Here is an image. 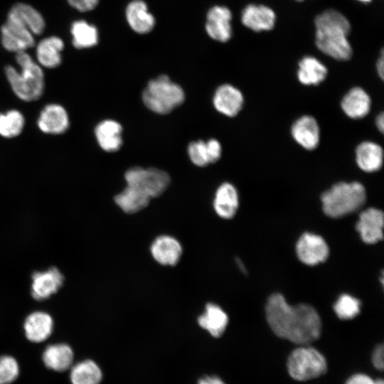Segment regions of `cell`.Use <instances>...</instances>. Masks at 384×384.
I'll return each mask as SVG.
<instances>
[{"label": "cell", "instance_id": "cell-19", "mask_svg": "<svg viewBox=\"0 0 384 384\" xmlns=\"http://www.w3.org/2000/svg\"><path fill=\"white\" fill-rule=\"evenodd\" d=\"M198 324L215 338L220 337L225 332L228 316L226 312L215 303H208L203 312L197 319Z\"/></svg>", "mask_w": 384, "mask_h": 384}, {"label": "cell", "instance_id": "cell-18", "mask_svg": "<svg viewBox=\"0 0 384 384\" xmlns=\"http://www.w3.org/2000/svg\"><path fill=\"white\" fill-rule=\"evenodd\" d=\"M291 133L294 139L306 149H314L319 143V127L311 116L304 115L297 119L292 126Z\"/></svg>", "mask_w": 384, "mask_h": 384}, {"label": "cell", "instance_id": "cell-21", "mask_svg": "<svg viewBox=\"0 0 384 384\" xmlns=\"http://www.w3.org/2000/svg\"><path fill=\"white\" fill-rule=\"evenodd\" d=\"M122 127L117 121L105 119L95 129V135L100 146L105 151L114 152L122 145Z\"/></svg>", "mask_w": 384, "mask_h": 384}, {"label": "cell", "instance_id": "cell-33", "mask_svg": "<svg viewBox=\"0 0 384 384\" xmlns=\"http://www.w3.org/2000/svg\"><path fill=\"white\" fill-rule=\"evenodd\" d=\"M361 302L348 294L341 295L334 304V310L341 319H351L360 312Z\"/></svg>", "mask_w": 384, "mask_h": 384}, {"label": "cell", "instance_id": "cell-4", "mask_svg": "<svg viewBox=\"0 0 384 384\" xmlns=\"http://www.w3.org/2000/svg\"><path fill=\"white\" fill-rule=\"evenodd\" d=\"M321 201L324 213L329 217L338 218L360 209L366 201V191L358 181H341L324 191Z\"/></svg>", "mask_w": 384, "mask_h": 384}, {"label": "cell", "instance_id": "cell-30", "mask_svg": "<svg viewBox=\"0 0 384 384\" xmlns=\"http://www.w3.org/2000/svg\"><path fill=\"white\" fill-rule=\"evenodd\" d=\"M70 378L72 384H100L102 372L97 363L87 359L72 366Z\"/></svg>", "mask_w": 384, "mask_h": 384}, {"label": "cell", "instance_id": "cell-39", "mask_svg": "<svg viewBox=\"0 0 384 384\" xmlns=\"http://www.w3.org/2000/svg\"><path fill=\"white\" fill-rule=\"evenodd\" d=\"M346 384H374V380L363 374H356L351 377Z\"/></svg>", "mask_w": 384, "mask_h": 384}, {"label": "cell", "instance_id": "cell-31", "mask_svg": "<svg viewBox=\"0 0 384 384\" xmlns=\"http://www.w3.org/2000/svg\"><path fill=\"white\" fill-rule=\"evenodd\" d=\"M70 31L73 36L72 43L76 48H90L98 42L97 28L84 20L74 21L71 25Z\"/></svg>", "mask_w": 384, "mask_h": 384}, {"label": "cell", "instance_id": "cell-43", "mask_svg": "<svg viewBox=\"0 0 384 384\" xmlns=\"http://www.w3.org/2000/svg\"><path fill=\"white\" fill-rule=\"evenodd\" d=\"M237 262L238 264V266L240 267V268L241 269V270L243 272H246V270L242 264V262L239 260L238 259H237Z\"/></svg>", "mask_w": 384, "mask_h": 384}, {"label": "cell", "instance_id": "cell-1", "mask_svg": "<svg viewBox=\"0 0 384 384\" xmlns=\"http://www.w3.org/2000/svg\"><path fill=\"white\" fill-rule=\"evenodd\" d=\"M267 321L279 337L294 343L307 345L319 338L321 318L307 304H289L280 293L271 294L265 305Z\"/></svg>", "mask_w": 384, "mask_h": 384}, {"label": "cell", "instance_id": "cell-26", "mask_svg": "<svg viewBox=\"0 0 384 384\" xmlns=\"http://www.w3.org/2000/svg\"><path fill=\"white\" fill-rule=\"evenodd\" d=\"M63 41L57 36H50L41 41L37 46L36 55L39 63L48 68L58 67L61 63Z\"/></svg>", "mask_w": 384, "mask_h": 384}, {"label": "cell", "instance_id": "cell-38", "mask_svg": "<svg viewBox=\"0 0 384 384\" xmlns=\"http://www.w3.org/2000/svg\"><path fill=\"white\" fill-rule=\"evenodd\" d=\"M384 347L383 344L378 345L373 351L372 361L374 366L382 370L383 369Z\"/></svg>", "mask_w": 384, "mask_h": 384}, {"label": "cell", "instance_id": "cell-27", "mask_svg": "<svg viewBox=\"0 0 384 384\" xmlns=\"http://www.w3.org/2000/svg\"><path fill=\"white\" fill-rule=\"evenodd\" d=\"M328 73L326 67L312 56H305L299 62L297 78L305 85H316L325 80Z\"/></svg>", "mask_w": 384, "mask_h": 384}, {"label": "cell", "instance_id": "cell-36", "mask_svg": "<svg viewBox=\"0 0 384 384\" xmlns=\"http://www.w3.org/2000/svg\"><path fill=\"white\" fill-rule=\"evenodd\" d=\"M69 4L80 11H88L94 9L99 0H68Z\"/></svg>", "mask_w": 384, "mask_h": 384}, {"label": "cell", "instance_id": "cell-24", "mask_svg": "<svg viewBox=\"0 0 384 384\" xmlns=\"http://www.w3.org/2000/svg\"><path fill=\"white\" fill-rule=\"evenodd\" d=\"M356 161L363 171L371 173L380 169L383 162L382 147L373 142H363L356 149Z\"/></svg>", "mask_w": 384, "mask_h": 384}, {"label": "cell", "instance_id": "cell-13", "mask_svg": "<svg viewBox=\"0 0 384 384\" xmlns=\"http://www.w3.org/2000/svg\"><path fill=\"white\" fill-rule=\"evenodd\" d=\"M23 328L26 338L33 343L46 341L54 329L53 316L43 311H34L24 319Z\"/></svg>", "mask_w": 384, "mask_h": 384}, {"label": "cell", "instance_id": "cell-10", "mask_svg": "<svg viewBox=\"0 0 384 384\" xmlns=\"http://www.w3.org/2000/svg\"><path fill=\"white\" fill-rule=\"evenodd\" d=\"M298 258L308 265L324 262L329 257V249L324 239L318 235L304 233L296 244Z\"/></svg>", "mask_w": 384, "mask_h": 384}, {"label": "cell", "instance_id": "cell-37", "mask_svg": "<svg viewBox=\"0 0 384 384\" xmlns=\"http://www.w3.org/2000/svg\"><path fill=\"white\" fill-rule=\"evenodd\" d=\"M206 144L208 149L210 164L215 163L220 158L222 151L221 145L220 142L215 139H209L206 142Z\"/></svg>", "mask_w": 384, "mask_h": 384}, {"label": "cell", "instance_id": "cell-20", "mask_svg": "<svg viewBox=\"0 0 384 384\" xmlns=\"http://www.w3.org/2000/svg\"><path fill=\"white\" fill-rule=\"evenodd\" d=\"M42 358L48 368L57 372H63L72 367L74 353L67 343H53L45 348Z\"/></svg>", "mask_w": 384, "mask_h": 384}, {"label": "cell", "instance_id": "cell-11", "mask_svg": "<svg viewBox=\"0 0 384 384\" xmlns=\"http://www.w3.org/2000/svg\"><path fill=\"white\" fill-rule=\"evenodd\" d=\"M150 252L157 263L172 267L180 261L183 247L176 238L169 235H161L151 242Z\"/></svg>", "mask_w": 384, "mask_h": 384}, {"label": "cell", "instance_id": "cell-15", "mask_svg": "<svg viewBox=\"0 0 384 384\" xmlns=\"http://www.w3.org/2000/svg\"><path fill=\"white\" fill-rule=\"evenodd\" d=\"M232 14L225 6H215L207 14L206 30L208 36L218 41L226 42L232 35Z\"/></svg>", "mask_w": 384, "mask_h": 384}, {"label": "cell", "instance_id": "cell-12", "mask_svg": "<svg viewBox=\"0 0 384 384\" xmlns=\"http://www.w3.org/2000/svg\"><path fill=\"white\" fill-rule=\"evenodd\" d=\"M384 215L382 210L369 208L362 211L356 224L362 240L367 244H373L383 238Z\"/></svg>", "mask_w": 384, "mask_h": 384}, {"label": "cell", "instance_id": "cell-41", "mask_svg": "<svg viewBox=\"0 0 384 384\" xmlns=\"http://www.w3.org/2000/svg\"><path fill=\"white\" fill-rule=\"evenodd\" d=\"M376 70L378 75L383 80L384 78V55L383 51H381L380 58L376 63Z\"/></svg>", "mask_w": 384, "mask_h": 384}, {"label": "cell", "instance_id": "cell-32", "mask_svg": "<svg viewBox=\"0 0 384 384\" xmlns=\"http://www.w3.org/2000/svg\"><path fill=\"white\" fill-rule=\"evenodd\" d=\"M23 115L16 110L0 113V135L5 138L18 136L24 127Z\"/></svg>", "mask_w": 384, "mask_h": 384}, {"label": "cell", "instance_id": "cell-6", "mask_svg": "<svg viewBox=\"0 0 384 384\" xmlns=\"http://www.w3.org/2000/svg\"><path fill=\"white\" fill-rule=\"evenodd\" d=\"M287 367L292 378L305 381L324 374L327 364L324 356L316 349L302 346L292 352Z\"/></svg>", "mask_w": 384, "mask_h": 384}, {"label": "cell", "instance_id": "cell-3", "mask_svg": "<svg viewBox=\"0 0 384 384\" xmlns=\"http://www.w3.org/2000/svg\"><path fill=\"white\" fill-rule=\"evenodd\" d=\"M21 68L18 71L11 65L5 67V75L14 94L21 100L35 101L41 97L44 90V75L41 68L26 52L16 55Z\"/></svg>", "mask_w": 384, "mask_h": 384}, {"label": "cell", "instance_id": "cell-2", "mask_svg": "<svg viewBox=\"0 0 384 384\" xmlns=\"http://www.w3.org/2000/svg\"><path fill=\"white\" fill-rule=\"evenodd\" d=\"M315 43L319 50L338 60H349L353 50L348 40L351 23L338 11L326 10L315 18Z\"/></svg>", "mask_w": 384, "mask_h": 384}, {"label": "cell", "instance_id": "cell-25", "mask_svg": "<svg viewBox=\"0 0 384 384\" xmlns=\"http://www.w3.org/2000/svg\"><path fill=\"white\" fill-rule=\"evenodd\" d=\"M126 18L130 27L138 33H146L153 28L155 20L142 0H134L127 6Z\"/></svg>", "mask_w": 384, "mask_h": 384}, {"label": "cell", "instance_id": "cell-22", "mask_svg": "<svg viewBox=\"0 0 384 384\" xmlns=\"http://www.w3.org/2000/svg\"><path fill=\"white\" fill-rule=\"evenodd\" d=\"M239 206L237 189L230 183H222L217 189L213 208L217 215L224 219H230L235 215Z\"/></svg>", "mask_w": 384, "mask_h": 384}, {"label": "cell", "instance_id": "cell-45", "mask_svg": "<svg viewBox=\"0 0 384 384\" xmlns=\"http://www.w3.org/2000/svg\"><path fill=\"white\" fill-rule=\"evenodd\" d=\"M358 1L367 3V2L370 1L371 0H358Z\"/></svg>", "mask_w": 384, "mask_h": 384}, {"label": "cell", "instance_id": "cell-9", "mask_svg": "<svg viewBox=\"0 0 384 384\" xmlns=\"http://www.w3.org/2000/svg\"><path fill=\"white\" fill-rule=\"evenodd\" d=\"M31 279V296L38 302L48 299L57 294L65 282L64 275L55 266L46 270L34 272Z\"/></svg>", "mask_w": 384, "mask_h": 384}, {"label": "cell", "instance_id": "cell-17", "mask_svg": "<svg viewBox=\"0 0 384 384\" xmlns=\"http://www.w3.org/2000/svg\"><path fill=\"white\" fill-rule=\"evenodd\" d=\"M213 102L220 113L228 117H235L242 109L244 99L238 88L232 85L224 84L215 90Z\"/></svg>", "mask_w": 384, "mask_h": 384}, {"label": "cell", "instance_id": "cell-23", "mask_svg": "<svg viewBox=\"0 0 384 384\" xmlns=\"http://www.w3.org/2000/svg\"><path fill=\"white\" fill-rule=\"evenodd\" d=\"M370 96L360 87L351 89L341 102V109L352 119H361L366 116L370 110Z\"/></svg>", "mask_w": 384, "mask_h": 384}, {"label": "cell", "instance_id": "cell-8", "mask_svg": "<svg viewBox=\"0 0 384 384\" xmlns=\"http://www.w3.org/2000/svg\"><path fill=\"white\" fill-rule=\"evenodd\" d=\"M33 34L20 21L10 15L1 28V43L11 52L26 51L35 44Z\"/></svg>", "mask_w": 384, "mask_h": 384}, {"label": "cell", "instance_id": "cell-7", "mask_svg": "<svg viewBox=\"0 0 384 384\" xmlns=\"http://www.w3.org/2000/svg\"><path fill=\"white\" fill-rule=\"evenodd\" d=\"M124 178L127 186L139 189L151 199L164 193L170 183L169 174L156 168L132 167L126 171Z\"/></svg>", "mask_w": 384, "mask_h": 384}, {"label": "cell", "instance_id": "cell-5", "mask_svg": "<svg viewBox=\"0 0 384 384\" xmlns=\"http://www.w3.org/2000/svg\"><path fill=\"white\" fill-rule=\"evenodd\" d=\"M185 100L183 90L166 75L151 80L142 92V101L152 112L166 114L181 105Z\"/></svg>", "mask_w": 384, "mask_h": 384}, {"label": "cell", "instance_id": "cell-29", "mask_svg": "<svg viewBox=\"0 0 384 384\" xmlns=\"http://www.w3.org/2000/svg\"><path fill=\"white\" fill-rule=\"evenodd\" d=\"M8 15L20 21L33 34L40 35L45 28V21L42 15L26 4H14L9 10Z\"/></svg>", "mask_w": 384, "mask_h": 384}, {"label": "cell", "instance_id": "cell-16", "mask_svg": "<svg viewBox=\"0 0 384 384\" xmlns=\"http://www.w3.org/2000/svg\"><path fill=\"white\" fill-rule=\"evenodd\" d=\"M241 21L245 26L255 32L270 31L274 26L276 15L267 6L250 4L243 9Z\"/></svg>", "mask_w": 384, "mask_h": 384}, {"label": "cell", "instance_id": "cell-28", "mask_svg": "<svg viewBox=\"0 0 384 384\" xmlns=\"http://www.w3.org/2000/svg\"><path fill=\"white\" fill-rule=\"evenodd\" d=\"M114 200L122 211L133 214L145 208L151 198L139 189L127 185L122 192L115 196Z\"/></svg>", "mask_w": 384, "mask_h": 384}, {"label": "cell", "instance_id": "cell-14", "mask_svg": "<svg viewBox=\"0 0 384 384\" xmlns=\"http://www.w3.org/2000/svg\"><path fill=\"white\" fill-rule=\"evenodd\" d=\"M37 124L40 130L46 134H60L69 127V117L63 106L49 104L41 110Z\"/></svg>", "mask_w": 384, "mask_h": 384}, {"label": "cell", "instance_id": "cell-44", "mask_svg": "<svg viewBox=\"0 0 384 384\" xmlns=\"http://www.w3.org/2000/svg\"><path fill=\"white\" fill-rule=\"evenodd\" d=\"M374 384H384L383 380L381 379L374 380Z\"/></svg>", "mask_w": 384, "mask_h": 384}, {"label": "cell", "instance_id": "cell-35", "mask_svg": "<svg viewBox=\"0 0 384 384\" xmlns=\"http://www.w3.org/2000/svg\"><path fill=\"white\" fill-rule=\"evenodd\" d=\"M188 154L196 166L203 167L210 164L206 142L198 140L191 142L188 147Z\"/></svg>", "mask_w": 384, "mask_h": 384}, {"label": "cell", "instance_id": "cell-42", "mask_svg": "<svg viewBox=\"0 0 384 384\" xmlns=\"http://www.w3.org/2000/svg\"><path fill=\"white\" fill-rule=\"evenodd\" d=\"M375 125L378 129L380 132H383L384 130V114L383 112L380 113L375 119Z\"/></svg>", "mask_w": 384, "mask_h": 384}, {"label": "cell", "instance_id": "cell-34", "mask_svg": "<svg viewBox=\"0 0 384 384\" xmlns=\"http://www.w3.org/2000/svg\"><path fill=\"white\" fill-rule=\"evenodd\" d=\"M19 366L12 356L5 355L0 357V384H11L19 375Z\"/></svg>", "mask_w": 384, "mask_h": 384}, {"label": "cell", "instance_id": "cell-46", "mask_svg": "<svg viewBox=\"0 0 384 384\" xmlns=\"http://www.w3.org/2000/svg\"><path fill=\"white\" fill-rule=\"evenodd\" d=\"M296 1H303V0H296Z\"/></svg>", "mask_w": 384, "mask_h": 384}, {"label": "cell", "instance_id": "cell-40", "mask_svg": "<svg viewBox=\"0 0 384 384\" xmlns=\"http://www.w3.org/2000/svg\"><path fill=\"white\" fill-rule=\"evenodd\" d=\"M198 384H225V383L218 376L206 375L200 378Z\"/></svg>", "mask_w": 384, "mask_h": 384}]
</instances>
